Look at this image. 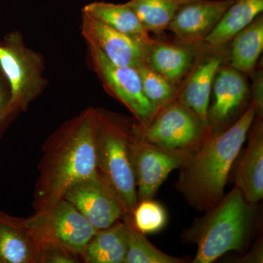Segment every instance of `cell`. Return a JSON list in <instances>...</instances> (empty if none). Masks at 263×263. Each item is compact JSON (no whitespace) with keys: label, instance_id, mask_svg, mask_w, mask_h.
Here are the masks:
<instances>
[{"label":"cell","instance_id":"obj_1","mask_svg":"<svg viewBox=\"0 0 263 263\" xmlns=\"http://www.w3.org/2000/svg\"><path fill=\"white\" fill-rule=\"evenodd\" d=\"M96 108L89 107L62 124L45 141L32 206L44 212L76 183L98 174Z\"/></svg>","mask_w":263,"mask_h":263},{"label":"cell","instance_id":"obj_2","mask_svg":"<svg viewBox=\"0 0 263 263\" xmlns=\"http://www.w3.org/2000/svg\"><path fill=\"white\" fill-rule=\"evenodd\" d=\"M256 117L251 103L228 129L216 133L210 129L201 146L181 167L178 190L197 210H210L224 197L230 170Z\"/></svg>","mask_w":263,"mask_h":263},{"label":"cell","instance_id":"obj_3","mask_svg":"<svg viewBox=\"0 0 263 263\" xmlns=\"http://www.w3.org/2000/svg\"><path fill=\"white\" fill-rule=\"evenodd\" d=\"M98 172L122 203L125 214L133 215L138 204L136 176L130 153L134 121L96 108Z\"/></svg>","mask_w":263,"mask_h":263},{"label":"cell","instance_id":"obj_4","mask_svg":"<svg viewBox=\"0 0 263 263\" xmlns=\"http://www.w3.org/2000/svg\"><path fill=\"white\" fill-rule=\"evenodd\" d=\"M250 204L235 186L194 224L190 238L197 245L194 263H211L230 251L243 248L252 219Z\"/></svg>","mask_w":263,"mask_h":263},{"label":"cell","instance_id":"obj_5","mask_svg":"<svg viewBox=\"0 0 263 263\" xmlns=\"http://www.w3.org/2000/svg\"><path fill=\"white\" fill-rule=\"evenodd\" d=\"M25 220L42 253L62 250L79 258L85 247L99 230L65 199L48 210L34 212Z\"/></svg>","mask_w":263,"mask_h":263},{"label":"cell","instance_id":"obj_6","mask_svg":"<svg viewBox=\"0 0 263 263\" xmlns=\"http://www.w3.org/2000/svg\"><path fill=\"white\" fill-rule=\"evenodd\" d=\"M44 68L43 57L27 46L20 32L8 33L0 43V70L19 111H25L47 86Z\"/></svg>","mask_w":263,"mask_h":263},{"label":"cell","instance_id":"obj_7","mask_svg":"<svg viewBox=\"0 0 263 263\" xmlns=\"http://www.w3.org/2000/svg\"><path fill=\"white\" fill-rule=\"evenodd\" d=\"M133 131L138 139L150 144L194 153L201 146L210 128L176 99L146 124L142 125L135 120Z\"/></svg>","mask_w":263,"mask_h":263},{"label":"cell","instance_id":"obj_8","mask_svg":"<svg viewBox=\"0 0 263 263\" xmlns=\"http://www.w3.org/2000/svg\"><path fill=\"white\" fill-rule=\"evenodd\" d=\"M88 49L90 65L107 93L123 104L137 123L143 125L149 122L157 110L145 96L138 70L115 65L95 48Z\"/></svg>","mask_w":263,"mask_h":263},{"label":"cell","instance_id":"obj_9","mask_svg":"<svg viewBox=\"0 0 263 263\" xmlns=\"http://www.w3.org/2000/svg\"><path fill=\"white\" fill-rule=\"evenodd\" d=\"M129 147L138 202L153 198L169 174L174 170L181 168L194 154L166 149L142 141L133 130Z\"/></svg>","mask_w":263,"mask_h":263},{"label":"cell","instance_id":"obj_10","mask_svg":"<svg viewBox=\"0 0 263 263\" xmlns=\"http://www.w3.org/2000/svg\"><path fill=\"white\" fill-rule=\"evenodd\" d=\"M224 46L212 47L202 44L201 50L188 75L179 87L177 99L209 127L208 113L213 84L219 67L228 53Z\"/></svg>","mask_w":263,"mask_h":263},{"label":"cell","instance_id":"obj_11","mask_svg":"<svg viewBox=\"0 0 263 263\" xmlns=\"http://www.w3.org/2000/svg\"><path fill=\"white\" fill-rule=\"evenodd\" d=\"M63 199L72 204L98 230L108 228L125 215L117 195L99 174L71 186Z\"/></svg>","mask_w":263,"mask_h":263},{"label":"cell","instance_id":"obj_12","mask_svg":"<svg viewBox=\"0 0 263 263\" xmlns=\"http://www.w3.org/2000/svg\"><path fill=\"white\" fill-rule=\"evenodd\" d=\"M81 34L88 47L100 51L115 65L138 68L144 63L148 43L118 32L82 12Z\"/></svg>","mask_w":263,"mask_h":263},{"label":"cell","instance_id":"obj_13","mask_svg":"<svg viewBox=\"0 0 263 263\" xmlns=\"http://www.w3.org/2000/svg\"><path fill=\"white\" fill-rule=\"evenodd\" d=\"M234 0H192L178 10L167 29L176 42L201 46Z\"/></svg>","mask_w":263,"mask_h":263},{"label":"cell","instance_id":"obj_14","mask_svg":"<svg viewBox=\"0 0 263 263\" xmlns=\"http://www.w3.org/2000/svg\"><path fill=\"white\" fill-rule=\"evenodd\" d=\"M213 103L208 113L212 133L221 131L247 101L249 90L245 74L223 64L214 79Z\"/></svg>","mask_w":263,"mask_h":263},{"label":"cell","instance_id":"obj_15","mask_svg":"<svg viewBox=\"0 0 263 263\" xmlns=\"http://www.w3.org/2000/svg\"><path fill=\"white\" fill-rule=\"evenodd\" d=\"M202 46L153 40L147 46L144 63L179 88L193 67Z\"/></svg>","mask_w":263,"mask_h":263},{"label":"cell","instance_id":"obj_16","mask_svg":"<svg viewBox=\"0 0 263 263\" xmlns=\"http://www.w3.org/2000/svg\"><path fill=\"white\" fill-rule=\"evenodd\" d=\"M0 263H42V252L26 222L0 211Z\"/></svg>","mask_w":263,"mask_h":263},{"label":"cell","instance_id":"obj_17","mask_svg":"<svg viewBox=\"0 0 263 263\" xmlns=\"http://www.w3.org/2000/svg\"><path fill=\"white\" fill-rule=\"evenodd\" d=\"M257 117L235 174V185L246 201L254 204L263 197V124Z\"/></svg>","mask_w":263,"mask_h":263},{"label":"cell","instance_id":"obj_18","mask_svg":"<svg viewBox=\"0 0 263 263\" xmlns=\"http://www.w3.org/2000/svg\"><path fill=\"white\" fill-rule=\"evenodd\" d=\"M127 251V227L119 219L108 228L99 230L80 254L86 263H124Z\"/></svg>","mask_w":263,"mask_h":263},{"label":"cell","instance_id":"obj_19","mask_svg":"<svg viewBox=\"0 0 263 263\" xmlns=\"http://www.w3.org/2000/svg\"><path fill=\"white\" fill-rule=\"evenodd\" d=\"M263 11V0H234L203 44L221 47L230 42Z\"/></svg>","mask_w":263,"mask_h":263},{"label":"cell","instance_id":"obj_20","mask_svg":"<svg viewBox=\"0 0 263 263\" xmlns=\"http://www.w3.org/2000/svg\"><path fill=\"white\" fill-rule=\"evenodd\" d=\"M228 60L230 65L243 74L250 75L263 51V15L232 38Z\"/></svg>","mask_w":263,"mask_h":263},{"label":"cell","instance_id":"obj_21","mask_svg":"<svg viewBox=\"0 0 263 263\" xmlns=\"http://www.w3.org/2000/svg\"><path fill=\"white\" fill-rule=\"evenodd\" d=\"M83 13L91 15L118 32L150 42L149 33L144 28L135 12L126 3L114 4L93 2L85 5Z\"/></svg>","mask_w":263,"mask_h":263},{"label":"cell","instance_id":"obj_22","mask_svg":"<svg viewBox=\"0 0 263 263\" xmlns=\"http://www.w3.org/2000/svg\"><path fill=\"white\" fill-rule=\"evenodd\" d=\"M192 0H129L126 3L135 12L148 33L160 34L167 29L178 10Z\"/></svg>","mask_w":263,"mask_h":263},{"label":"cell","instance_id":"obj_23","mask_svg":"<svg viewBox=\"0 0 263 263\" xmlns=\"http://www.w3.org/2000/svg\"><path fill=\"white\" fill-rule=\"evenodd\" d=\"M127 227V251L124 263H181L185 259L171 257L150 243L144 234L135 226L133 217L125 214L122 218Z\"/></svg>","mask_w":263,"mask_h":263},{"label":"cell","instance_id":"obj_24","mask_svg":"<svg viewBox=\"0 0 263 263\" xmlns=\"http://www.w3.org/2000/svg\"><path fill=\"white\" fill-rule=\"evenodd\" d=\"M139 72L143 92L157 113L177 99L179 88L143 63L137 68Z\"/></svg>","mask_w":263,"mask_h":263},{"label":"cell","instance_id":"obj_25","mask_svg":"<svg viewBox=\"0 0 263 263\" xmlns=\"http://www.w3.org/2000/svg\"><path fill=\"white\" fill-rule=\"evenodd\" d=\"M132 217L135 226L143 234H152L160 231L167 221L165 209L152 199L138 202Z\"/></svg>","mask_w":263,"mask_h":263},{"label":"cell","instance_id":"obj_26","mask_svg":"<svg viewBox=\"0 0 263 263\" xmlns=\"http://www.w3.org/2000/svg\"><path fill=\"white\" fill-rule=\"evenodd\" d=\"M21 112L10 102L9 86L4 78H0V138Z\"/></svg>","mask_w":263,"mask_h":263},{"label":"cell","instance_id":"obj_27","mask_svg":"<svg viewBox=\"0 0 263 263\" xmlns=\"http://www.w3.org/2000/svg\"><path fill=\"white\" fill-rule=\"evenodd\" d=\"M252 79V105L255 108L257 117H263V72L262 69L254 70L250 74Z\"/></svg>","mask_w":263,"mask_h":263},{"label":"cell","instance_id":"obj_28","mask_svg":"<svg viewBox=\"0 0 263 263\" xmlns=\"http://www.w3.org/2000/svg\"><path fill=\"white\" fill-rule=\"evenodd\" d=\"M81 262L77 256L62 250H49L42 253V263Z\"/></svg>","mask_w":263,"mask_h":263},{"label":"cell","instance_id":"obj_29","mask_svg":"<svg viewBox=\"0 0 263 263\" xmlns=\"http://www.w3.org/2000/svg\"><path fill=\"white\" fill-rule=\"evenodd\" d=\"M242 262H251V260H253L252 262H262V245H258L257 249H254L251 252L250 254L245 257V258L241 259Z\"/></svg>","mask_w":263,"mask_h":263},{"label":"cell","instance_id":"obj_30","mask_svg":"<svg viewBox=\"0 0 263 263\" xmlns=\"http://www.w3.org/2000/svg\"><path fill=\"white\" fill-rule=\"evenodd\" d=\"M3 72H2L1 70H0V78L3 77Z\"/></svg>","mask_w":263,"mask_h":263}]
</instances>
